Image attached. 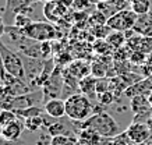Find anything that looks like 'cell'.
<instances>
[{"label":"cell","instance_id":"6da1fadb","mask_svg":"<svg viewBox=\"0 0 152 145\" xmlns=\"http://www.w3.org/2000/svg\"><path fill=\"white\" fill-rule=\"evenodd\" d=\"M75 127L77 128H83V127H89V128H94L98 134H101V137L103 138H113V137H117L120 133V127L117 124L115 119L109 114V113L103 112V110H99V112H95L92 116L87 119L85 122H75Z\"/></svg>","mask_w":152,"mask_h":145},{"label":"cell","instance_id":"7a4b0ae2","mask_svg":"<svg viewBox=\"0 0 152 145\" xmlns=\"http://www.w3.org/2000/svg\"><path fill=\"white\" fill-rule=\"evenodd\" d=\"M95 113L92 102L87 95L73 94L66 98V116L73 122H85Z\"/></svg>","mask_w":152,"mask_h":145},{"label":"cell","instance_id":"3957f363","mask_svg":"<svg viewBox=\"0 0 152 145\" xmlns=\"http://www.w3.org/2000/svg\"><path fill=\"white\" fill-rule=\"evenodd\" d=\"M0 57L4 66V70L10 75L15 78H20L23 81H27V74H25V67H24L23 57L20 53L13 52L10 47H7L4 43H0Z\"/></svg>","mask_w":152,"mask_h":145},{"label":"cell","instance_id":"277c9868","mask_svg":"<svg viewBox=\"0 0 152 145\" xmlns=\"http://www.w3.org/2000/svg\"><path fill=\"white\" fill-rule=\"evenodd\" d=\"M23 34L25 36L35 39L38 42H46L52 41L56 38V29L50 23H45V21H34L25 28H21Z\"/></svg>","mask_w":152,"mask_h":145},{"label":"cell","instance_id":"5b68a950","mask_svg":"<svg viewBox=\"0 0 152 145\" xmlns=\"http://www.w3.org/2000/svg\"><path fill=\"white\" fill-rule=\"evenodd\" d=\"M138 20V14L134 13L131 9L120 10L116 14L107 18V27L112 31H120V32H126L129 29H133L135 23Z\"/></svg>","mask_w":152,"mask_h":145},{"label":"cell","instance_id":"8992f818","mask_svg":"<svg viewBox=\"0 0 152 145\" xmlns=\"http://www.w3.org/2000/svg\"><path fill=\"white\" fill-rule=\"evenodd\" d=\"M127 138L133 145H142L145 144L152 136L151 126L142 122H133L124 131Z\"/></svg>","mask_w":152,"mask_h":145},{"label":"cell","instance_id":"52a82bcc","mask_svg":"<svg viewBox=\"0 0 152 145\" xmlns=\"http://www.w3.org/2000/svg\"><path fill=\"white\" fill-rule=\"evenodd\" d=\"M39 0H7L6 3V11H4V21L7 25H13L14 20L13 15L15 17L17 13L23 11L25 7L38 3Z\"/></svg>","mask_w":152,"mask_h":145},{"label":"cell","instance_id":"ba28073f","mask_svg":"<svg viewBox=\"0 0 152 145\" xmlns=\"http://www.w3.org/2000/svg\"><path fill=\"white\" fill-rule=\"evenodd\" d=\"M24 123H21L20 119L14 120V122L6 124V126L0 127V137L9 141H17L20 140V137L24 131Z\"/></svg>","mask_w":152,"mask_h":145},{"label":"cell","instance_id":"9c48e42d","mask_svg":"<svg viewBox=\"0 0 152 145\" xmlns=\"http://www.w3.org/2000/svg\"><path fill=\"white\" fill-rule=\"evenodd\" d=\"M45 113L48 116L53 117V119H61L66 116V99L60 98H53L46 101L45 108H43Z\"/></svg>","mask_w":152,"mask_h":145},{"label":"cell","instance_id":"30bf717a","mask_svg":"<svg viewBox=\"0 0 152 145\" xmlns=\"http://www.w3.org/2000/svg\"><path fill=\"white\" fill-rule=\"evenodd\" d=\"M152 91V80L151 78H144V80L130 85L124 91V95L127 98H134L137 95H148Z\"/></svg>","mask_w":152,"mask_h":145},{"label":"cell","instance_id":"8fae6325","mask_svg":"<svg viewBox=\"0 0 152 145\" xmlns=\"http://www.w3.org/2000/svg\"><path fill=\"white\" fill-rule=\"evenodd\" d=\"M78 142L80 145H99L103 137H101V134H98L94 128H89V127H83L80 128L78 131Z\"/></svg>","mask_w":152,"mask_h":145},{"label":"cell","instance_id":"7c38bea8","mask_svg":"<svg viewBox=\"0 0 152 145\" xmlns=\"http://www.w3.org/2000/svg\"><path fill=\"white\" fill-rule=\"evenodd\" d=\"M134 31L142 36H152V20L148 14L138 15V20L134 25Z\"/></svg>","mask_w":152,"mask_h":145},{"label":"cell","instance_id":"4fadbf2b","mask_svg":"<svg viewBox=\"0 0 152 145\" xmlns=\"http://www.w3.org/2000/svg\"><path fill=\"white\" fill-rule=\"evenodd\" d=\"M96 81L98 78H95V77L81 78L78 82V88L81 91V94L87 95L88 98H92L94 95L96 96Z\"/></svg>","mask_w":152,"mask_h":145},{"label":"cell","instance_id":"5bb4252c","mask_svg":"<svg viewBox=\"0 0 152 145\" xmlns=\"http://www.w3.org/2000/svg\"><path fill=\"white\" fill-rule=\"evenodd\" d=\"M70 73H71L73 77H77V80H81V78L88 77V74L91 73V66L84 60H77L71 64Z\"/></svg>","mask_w":152,"mask_h":145},{"label":"cell","instance_id":"9a60e30c","mask_svg":"<svg viewBox=\"0 0 152 145\" xmlns=\"http://www.w3.org/2000/svg\"><path fill=\"white\" fill-rule=\"evenodd\" d=\"M106 42L109 43L113 49H120L123 47L127 42V38H126L124 32H120V31H112L107 36H106Z\"/></svg>","mask_w":152,"mask_h":145},{"label":"cell","instance_id":"2e32d148","mask_svg":"<svg viewBox=\"0 0 152 145\" xmlns=\"http://www.w3.org/2000/svg\"><path fill=\"white\" fill-rule=\"evenodd\" d=\"M24 127L31 133H35L39 128L45 127V116H35V117H28L24 119Z\"/></svg>","mask_w":152,"mask_h":145},{"label":"cell","instance_id":"e0dca14e","mask_svg":"<svg viewBox=\"0 0 152 145\" xmlns=\"http://www.w3.org/2000/svg\"><path fill=\"white\" fill-rule=\"evenodd\" d=\"M48 133H49L52 137L60 136V134H69V136H74V133H71V131L67 128V126H66L63 122H59V119H56V122H52L50 124H49V127H48Z\"/></svg>","mask_w":152,"mask_h":145},{"label":"cell","instance_id":"ac0fdd59","mask_svg":"<svg viewBox=\"0 0 152 145\" xmlns=\"http://www.w3.org/2000/svg\"><path fill=\"white\" fill-rule=\"evenodd\" d=\"M152 6V0H134L130 3V9L138 15L148 14Z\"/></svg>","mask_w":152,"mask_h":145},{"label":"cell","instance_id":"d6986e66","mask_svg":"<svg viewBox=\"0 0 152 145\" xmlns=\"http://www.w3.org/2000/svg\"><path fill=\"white\" fill-rule=\"evenodd\" d=\"M52 145H80L78 138L69 134H60L52 137Z\"/></svg>","mask_w":152,"mask_h":145},{"label":"cell","instance_id":"ffe728a7","mask_svg":"<svg viewBox=\"0 0 152 145\" xmlns=\"http://www.w3.org/2000/svg\"><path fill=\"white\" fill-rule=\"evenodd\" d=\"M14 112L17 113V116L18 119H28V117H35V116H41L42 112H45V110H42V108L39 106H31V108H27V109H20V110H14Z\"/></svg>","mask_w":152,"mask_h":145},{"label":"cell","instance_id":"44dd1931","mask_svg":"<svg viewBox=\"0 0 152 145\" xmlns=\"http://www.w3.org/2000/svg\"><path fill=\"white\" fill-rule=\"evenodd\" d=\"M99 145H131V142L127 138L126 133H121V134H119L117 137H113V138H102Z\"/></svg>","mask_w":152,"mask_h":145},{"label":"cell","instance_id":"7402d4cb","mask_svg":"<svg viewBox=\"0 0 152 145\" xmlns=\"http://www.w3.org/2000/svg\"><path fill=\"white\" fill-rule=\"evenodd\" d=\"M91 74L95 78H106V75H107L106 64H103L101 61H94L91 64Z\"/></svg>","mask_w":152,"mask_h":145},{"label":"cell","instance_id":"603a6c76","mask_svg":"<svg viewBox=\"0 0 152 145\" xmlns=\"http://www.w3.org/2000/svg\"><path fill=\"white\" fill-rule=\"evenodd\" d=\"M17 119H18V116L14 110H7V109L0 110V127L6 126V124H9V123L14 122Z\"/></svg>","mask_w":152,"mask_h":145},{"label":"cell","instance_id":"cb8c5ba5","mask_svg":"<svg viewBox=\"0 0 152 145\" xmlns=\"http://www.w3.org/2000/svg\"><path fill=\"white\" fill-rule=\"evenodd\" d=\"M130 63L133 66H141L142 64H145V61L148 60V55H145L144 52H141V50H134V52H131V56H130Z\"/></svg>","mask_w":152,"mask_h":145},{"label":"cell","instance_id":"d4e9b609","mask_svg":"<svg viewBox=\"0 0 152 145\" xmlns=\"http://www.w3.org/2000/svg\"><path fill=\"white\" fill-rule=\"evenodd\" d=\"M116 95L112 92V91H105V92H101V94L96 95V99L98 102L101 103V105H110V103H113V101H115Z\"/></svg>","mask_w":152,"mask_h":145},{"label":"cell","instance_id":"484cf974","mask_svg":"<svg viewBox=\"0 0 152 145\" xmlns=\"http://www.w3.org/2000/svg\"><path fill=\"white\" fill-rule=\"evenodd\" d=\"M140 50L145 55H152V36H142L140 43Z\"/></svg>","mask_w":152,"mask_h":145},{"label":"cell","instance_id":"4316f807","mask_svg":"<svg viewBox=\"0 0 152 145\" xmlns=\"http://www.w3.org/2000/svg\"><path fill=\"white\" fill-rule=\"evenodd\" d=\"M109 89V80L106 78H98L96 81V95L101 92H105Z\"/></svg>","mask_w":152,"mask_h":145},{"label":"cell","instance_id":"83f0119b","mask_svg":"<svg viewBox=\"0 0 152 145\" xmlns=\"http://www.w3.org/2000/svg\"><path fill=\"white\" fill-rule=\"evenodd\" d=\"M50 43H49V41H46V42H42L41 45V52H42V57H45V59H48L49 57V55H50Z\"/></svg>","mask_w":152,"mask_h":145},{"label":"cell","instance_id":"f1b7e54d","mask_svg":"<svg viewBox=\"0 0 152 145\" xmlns=\"http://www.w3.org/2000/svg\"><path fill=\"white\" fill-rule=\"evenodd\" d=\"M0 145H25V142H24L21 138L17 141H9V140H4V138L0 137Z\"/></svg>","mask_w":152,"mask_h":145},{"label":"cell","instance_id":"f546056e","mask_svg":"<svg viewBox=\"0 0 152 145\" xmlns=\"http://www.w3.org/2000/svg\"><path fill=\"white\" fill-rule=\"evenodd\" d=\"M6 28H7V24H6V21H4V17L0 15V38L6 34Z\"/></svg>","mask_w":152,"mask_h":145},{"label":"cell","instance_id":"4dcf8cb0","mask_svg":"<svg viewBox=\"0 0 152 145\" xmlns=\"http://www.w3.org/2000/svg\"><path fill=\"white\" fill-rule=\"evenodd\" d=\"M147 96H148V101H149V105H151V108H152V91L147 95Z\"/></svg>","mask_w":152,"mask_h":145},{"label":"cell","instance_id":"1f68e13d","mask_svg":"<svg viewBox=\"0 0 152 145\" xmlns=\"http://www.w3.org/2000/svg\"><path fill=\"white\" fill-rule=\"evenodd\" d=\"M148 15L151 17V20H152V6H151V10H149V13H148Z\"/></svg>","mask_w":152,"mask_h":145},{"label":"cell","instance_id":"d6a6232c","mask_svg":"<svg viewBox=\"0 0 152 145\" xmlns=\"http://www.w3.org/2000/svg\"><path fill=\"white\" fill-rule=\"evenodd\" d=\"M1 85H3V82H1V80H0V88H1Z\"/></svg>","mask_w":152,"mask_h":145},{"label":"cell","instance_id":"836d02e7","mask_svg":"<svg viewBox=\"0 0 152 145\" xmlns=\"http://www.w3.org/2000/svg\"><path fill=\"white\" fill-rule=\"evenodd\" d=\"M42 1H50V0H42Z\"/></svg>","mask_w":152,"mask_h":145},{"label":"cell","instance_id":"e575fe53","mask_svg":"<svg viewBox=\"0 0 152 145\" xmlns=\"http://www.w3.org/2000/svg\"><path fill=\"white\" fill-rule=\"evenodd\" d=\"M57 1H63V0H57Z\"/></svg>","mask_w":152,"mask_h":145},{"label":"cell","instance_id":"d590c367","mask_svg":"<svg viewBox=\"0 0 152 145\" xmlns=\"http://www.w3.org/2000/svg\"><path fill=\"white\" fill-rule=\"evenodd\" d=\"M0 43H1V42H0Z\"/></svg>","mask_w":152,"mask_h":145}]
</instances>
